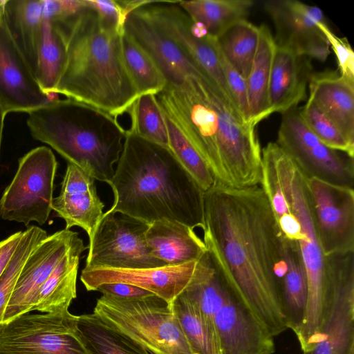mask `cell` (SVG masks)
Instances as JSON below:
<instances>
[{"instance_id": "1", "label": "cell", "mask_w": 354, "mask_h": 354, "mask_svg": "<svg viewBox=\"0 0 354 354\" xmlns=\"http://www.w3.org/2000/svg\"><path fill=\"white\" fill-rule=\"evenodd\" d=\"M203 241L224 282L272 337L282 333L283 236L263 189L216 184L203 194Z\"/></svg>"}, {"instance_id": "2", "label": "cell", "mask_w": 354, "mask_h": 354, "mask_svg": "<svg viewBox=\"0 0 354 354\" xmlns=\"http://www.w3.org/2000/svg\"><path fill=\"white\" fill-rule=\"evenodd\" d=\"M107 213H121L148 225L168 220L192 229L205 227L203 194L167 147L127 130L113 176Z\"/></svg>"}, {"instance_id": "3", "label": "cell", "mask_w": 354, "mask_h": 354, "mask_svg": "<svg viewBox=\"0 0 354 354\" xmlns=\"http://www.w3.org/2000/svg\"><path fill=\"white\" fill-rule=\"evenodd\" d=\"M66 44V64L55 94L81 102L115 116L128 112L139 96L122 57L123 28L84 6L52 24Z\"/></svg>"}, {"instance_id": "4", "label": "cell", "mask_w": 354, "mask_h": 354, "mask_svg": "<svg viewBox=\"0 0 354 354\" xmlns=\"http://www.w3.org/2000/svg\"><path fill=\"white\" fill-rule=\"evenodd\" d=\"M28 114L27 126L34 139L97 180L107 183L112 178L127 133L117 118L69 98L53 99Z\"/></svg>"}, {"instance_id": "5", "label": "cell", "mask_w": 354, "mask_h": 354, "mask_svg": "<svg viewBox=\"0 0 354 354\" xmlns=\"http://www.w3.org/2000/svg\"><path fill=\"white\" fill-rule=\"evenodd\" d=\"M181 293L214 330L221 354L274 353L273 337L231 291L212 261L197 263Z\"/></svg>"}, {"instance_id": "6", "label": "cell", "mask_w": 354, "mask_h": 354, "mask_svg": "<svg viewBox=\"0 0 354 354\" xmlns=\"http://www.w3.org/2000/svg\"><path fill=\"white\" fill-rule=\"evenodd\" d=\"M93 313L150 354H192L171 306L154 295L135 299L102 295Z\"/></svg>"}, {"instance_id": "7", "label": "cell", "mask_w": 354, "mask_h": 354, "mask_svg": "<svg viewBox=\"0 0 354 354\" xmlns=\"http://www.w3.org/2000/svg\"><path fill=\"white\" fill-rule=\"evenodd\" d=\"M201 80L217 118L221 173L216 184L238 189L259 185L262 159L255 127L243 120L209 77Z\"/></svg>"}, {"instance_id": "8", "label": "cell", "mask_w": 354, "mask_h": 354, "mask_svg": "<svg viewBox=\"0 0 354 354\" xmlns=\"http://www.w3.org/2000/svg\"><path fill=\"white\" fill-rule=\"evenodd\" d=\"M325 298L318 337L304 354L354 349V252L325 256Z\"/></svg>"}, {"instance_id": "9", "label": "cell", "mask_w": 354, "mask_h": 354, "mask_svg": "<svg viewBox=\"0 0 354 354\" xmlns=\"http://www.w3.org/2000/svg\"><path fill=\"white\" fill-rule=\"evenodd\" d=\"M57 162L44 146L32 149L19 160L17 172L0 199L2 219L28 226L48 221L53 199Z\"/></svg>"}, {"instance_id": "10", "label": "cell", "mask_w": 354, "mask_h": 354, "mask_svg": "<svg viewBox=\"0 0 354 354\" xmlns=\"http://www.w3.org/2000/svg\"><path fill=\"white\" fill-rule=\"evenodd\" d=\"M68 310L26 313L0 324V354H88Z\"/></svg>"}, {"instance_id": "11", "label": "cell", "mask_w": 354, "mask_h": 354, "mask_svg": "<svg viewBox=\"0 0 354 354\" xmlns=\"http://www.w3.org/2000/svg\"><path fill=\"white\" fill-rule=\"evenodd\" d=\"M277 143L308 178L353 188V158L324 144L304 123L299 109L283 113Z\"/></svg>"}, {"instance_id": "12", "label": "cell", "mask_w": 354, "mask_h": 354, "mask_svg": "<svg viewBox=\"0 0 354 354\" xmlns=\"http://www.w3.org/2000/svg\"><path fill=\"white\" fill-rule=\"evenodd\" d=\"M148 224L121 213H104L88 245L86 268L116 269L166 266L147 246Z\"/></svg>"}, {"instance_id": "13", "label": "cell", "mask_w": 354, "mask_h": 354, "mask_svg": "<svg viewBox=\"0 0 354 354\" xmlns=\"http://www.w3.org/2000/svg\"><path fill=\"white\" fill-rule=\"evenodd\" d=\"M136 9L174 41L214 82L227 100L236 106L211 36L208 35L203 25L194 21L178 1H143Z\"/></svg>"}, {"instance_id": "14", "label": "cell", "mask_w": 354, "mask_h": 354, "mask_svg": "<svg viewBox=\"0 0 354 354\" xmlns=\"http://www.w3.org/2000/svg\"><path fill=\"white\" fill-rule=\"evenodd\" d=\"M307 183L324 257L354 252V189L314 177Z\"/></svg>"}, {"instance_id": "15", "label": "cell", "mask_w": 354, "mask_h": 354, "mask_svg": "<svg viewBox=\"0 0 354 354\" xmlns=\"http://www.w3.org/2000/svg\"><path fill=\"white\" fill-rule=\"evenodd\" d=\"M55 99L45 94L13 41L0 0V105L6 114L30 113Z\"/></svg>"}, {"instance_id": "16", "label": "cell", "mask_w": 354, "mask_h": 354, "mask_svg": "<svg viewBox=\"0 0 354 354\" xmlns=\"http://www.w3.org/2000/svg\"><path fill=\"white\" fill-rule=\"evenodd\" d=\"M77 232L64 229L48 235L26 261L4 312L2 324L33 310L38 291L68 250Z\"/></svg>"}, {"instance_id": "17", "label": "cell", "mask_w": 354, "mask_h": 354, "mask_svg": "<svg viewBox=\"0 0 354 354\" xmlns=\"http://www.w3.org/2000/svg\"><path fill=\"white\" fill-rule=\"evenodd\" d=\"M196 263L136 269L84 267L80 279L88 291H95L104 283L133 285L151 292L171 306L190 281Z\"/></svg>"}, {"instance_id": "18", "label": "cell", "mask_w": 354, "mask_h": 354, "mask_svg": "<svg viewBox=\"0 0 354 354\" xmlns=\"http://www.w3.org/2000/svg\"><path fill=\"white\" fill-rule=\"evenodd\" d=\"M123 30L151 57L164 75L167 85L179 86L189 78L206 74L136 8L127 14Z\"/></svg>"}, {"instance_id": "19", "label": "cell", "mask_w": 354, "mask_h": 354, "mask_svg": "<svg viewBox=\"0 0 354 354\" xmlns=\"http://www.w3.org/2000/svg\"><path fill=\"white\" fill-rule=\"evenodd\" d=\"M95 181L88 173L68 163L60 193L51 203L56 216L64 220L65 229L80 227L87 233L89 241L104 215V204L97 194Z\"/></svg>"}, {"instance_id": "20", "label": "cell", "mask_w": 354, "mask_h": 354, "mask_svg": "<svg viewBox=\"0 0 354 354\" xmlns=\"http://www.w3.org/2000/svg\"><path fill=\"white\" fill-rule=\"evenodd\" d=\"M263 7L276 29L277 46L308 57L319 45L327 41L317 23L325 21L321 9L294 0H269Z\"/></svg>"}, {"instance_id": "21", "label": "cell", "mask_w": 354, "mask_h": 354, "mask_svg": "<svg viewBox=\"0 0 354 354\" xmlns=\"http://www.w3.org/2000/svg\"><path fill=\"white\" fill-rule=\"evenodd\" d=\"M309 59L292 50L276 45L268 86L271 113H283L304 99L313 73Z\"/></svg>"}, {"instance_id": "22", "label": "cell", "mask_w": 354, "mask_h": 354, "mask_svg": "<svg viewBox=\"0 0 354 354\" xmlns=\"http://www.w3.org/2000/svg\"><path fill=\"white\" fill-rule=\"evenodd\" d=\"M309 88V97L354 145V80L337 71L313 73Z\"/></svg>"}, {"instance_id": "23", "label": "cell", "mask_w": 354, "mask_h": 354, "mask_svg": "<svg viewBox=\"0 0 354 354\" xmlns=\"http://www.w3.org/2000/svg\"><path fill=\"white\" fill-rule=\"evenodd\" d=\"M145 239L151 254L166 266L197 261L207 250L203 240L194 229L168 220L150 224Z\"/></svg>"}, {"instance_id": "24", "label": "cell", "mask_w": 354, "mask_h": 354, "mask_svg": "<svg viewBox=\"0 0 354 354\" xmlns=\"http://www.w3.org/2000/svg\"><path fill=\"white\" fill-rule=\"evenodd\" d=\"M77 235L68 250L39 288L33 310L59 313L68 310L77 297L76 283L81 254L86 250Z\"/></svg>"}, {"instance_id": "25", "label": "cell", "mask_w": 354, "mask_h": 354, "mask_svg": "<svg viewBox=\"0 0 354 354\" xmlns=\"http://www.w3.org/2000/svg\"><path fill=\"white\" fill-rule=\"evenodd\" d=\"M8 31L34 75L41 39L43 0H2Z\"/></svg>"}, {"instance_id": "26", "label": "cell", "mask_w": 354, "mask_h": 354, "mask_svg": "<svg viewBox=\"0 0 354 354\" xmlns=\"http://www.w3.org/2000/svg\"><path fill=\"white\" fill-rule=\"evenodd\" d=\"M286 269L281 280V301L288 328L297 335L302 326L307 301L308 282L298 243L283 236Z\"/></svg>"}, {"instance_id": "27", "label": "cell", "mask_w": 354, "mask_h": 354, "mask_svg": "<svg viewBox=\"0 0 354 354\" xmlns=\"http://www.w3.org/2000/svg\"><path fill=\"white\" fill-rule=\"evenodd\" d=\"M260 35L250 73L246 80L250 122L255 126L271 113L268 86L276 44L266 25L259 27Z\"/></svg>"}, {"instance_id": "28", "label": "cell", "mask_w": 354, "mask_h": 354, "mask_svg": "<svg viewBox=\"0 0 354 354\" xmlns=\"http://www.w3.org/2000/svg\"><path fill=\"white\" fill-rule=\"evenodd\" d=\"M77 333L88 354H150L94 313L77 316Z\"/></svg>"}, {"instance_id": "29", "label": "cell", "mask_w": 354, "mask_h": 354, "mask_svg": "<svg viewBox=\"0 0 354 354\" xmlns=\"http://www.w3.org/2000/svg\"><path fill=\"white\" fill-rule=\"evenodd\" d=\"M192 19L203 25L209 35L217 37L232 23L245 19L253 1L251 0L178 1Z\"/></svg>"}, {"instance_id": "30", "label": "cell", "mask_w": 354, "mask_h": 354, "mask_svg": "<svg viewBox=\"0 0 354 354\" xmlns=\"http://www.w3.org/2000/svg\"><path fill=\"white\" fill-rule=\"evenodd\" d=\"M259 35V27L245 19L232 23L214 37L225 57L245 80L257 53Z\"/></svg>"}, {"instance_id": "31", "label": "cell", "mask_w": 354, "mask_h": 354, "mask_svg": "<svg viewBox=\"0 0 354 354\" xmlns=\"http://www.w3.org/2000/svg\"><path fill=\"white\" fill-rule=\"evenodd\" d=\"M66 44L60 33L43 20L35 78L42 91L53 97L66 64Z\"/></svg>"}, {"instance_id": "32", "label": "cell", "mask_w": 354, "mask_h": 354, "mask_svg": "<svg viewBox=\"0 0 354 354\" xmlns=\"http://www.w3.org/2000/svg\"><path fill=\"white\" fill-rule=\"evenodd\" d=\"M120 44L124 67L138 95L162 91L167 80L151 57L124 30Z\"/></svg>"}, {"instance_id": "33", "label": "cell", "mask_w": 354, "mask_h": 354, "mask_svg": "<svg viewBox=\"0 0 354 354\" xmlns=\"http://www.w3.org/2000/svg\"><path fill=\"white\" fill-rule=\"evenodd\" d=\"M171 306L192 354H221L214 330L190 301L180 293Z\"/></svg>"}, {"instance_id": "34", "label": "cell", "mask_w": 354, "mask_h": 354, "mask_svg": "<svg viewBox=\"0 0 354 354\" xmlns=\"http://www.w3.org/2000/svg\"><path fill=\"white\" fill-rule=\"evenodd\" d=\"M128 113L131 119L130 132L144 140L169 148L167 129L156 95H139Z\"/></svg>"}, {"instance_id": "35", "label": "cell", "mask_w": 354, "mask_h": 354, "mask_svg": "<svg viewBox=\"0 0 354 354\" xmlns=\"http://www.w3.org/2000/svg\"><path fill=\"white\" fill-rule=\"evenodd\" d=\"M162 114L167 129L169 149L201 190H209L216 182L208 166L176 124Z\"/></svg>"}, {"instance_id": "36", "label": "cell", "mask_w": 354, "mask_h": 354, "mask_svg": "<svg viewBox=\"0 0 354 354\" xmlns=\"http://www.w3.org/2000/svg\"><path fill=\"white\" fill-rule=\"evenodd\" d=\"M46 232L30 225L23 232L20 241L0 277V324L22 268L35 248L47 236Z\"/></svg>"}, {"instance_id": "37", "label": "cell", "mask_w": 354, "mask_h": 354, "mask_svg": "<svg viewBox=\"0 0 354 354\" xmlns=\"http://www.w3.org/2000/svg\"><path fill=\"white\" fill-rule=\"evenodd\" d=\"M299 114L309 129L326 146L354 158V145L350 143L340 130L309 97L304 106L299 109Z\"/></svg>"}, {"instance_id": "38", "label": "cell", "mask_w": 354, "mask_h": 354, "mask_svg": "<svg viewBox=\"0 0 354 354\" xmlns=\"http://www.w3.org/2000/svg\"><path fill=\"white\" fill-rule=\"evenodd\" d=\"M211 40L216 51L223 73L236 109L243 120L250 124L246 80L225 57L215 38L211 37Z\"/></svg>"}, {"instance_id": "39", "label": "cell", "mask_w": 354, "mask_h": 354, "mask_svg": "<svg viewBox=\"0 0 354 354\" xmlns=\"http://www.w3.org/2000/svg\"><path fill=\"white\" fill-rule=\"evenodd\" d=\"M317 26L331 45L338 61L339 73L354 80V53L346 39L335 35L326 21L317 23Z\"/></svg>"}, {"instance_id": "40", "label": "cell", "mask_w": 354, "mask_h": 354, "mask_svg": "<svg viewBox=\"0 0 354 354\" xmlns=\"http://www.w3.org/2000/svg\"><path fill=\"white\" fill-rule=\"evenodd\" d=\"M84 6V0H43V20L52 24L64 21Z\"/></svg>"}, {"instance_id": "41", "label": "cell", "mask_w": 354, "mask_h": 354, "mask_svg": "<svg viewBox=\"0 0 354 354\" xmlns=\"http://www.w3.org/2000/svg\"><path fill=\"white\" fill-rule=\"evenodd\" d=\"M102 18L123 28L127 12L120 1L86 0Z\"/></svg>"}, {"instance_id": "42", "label": "cell", "mask_w": 354, "mask_h": 354, "mask_svg": "<svg viewBox=\"0 0 354 354\" xmlns=\"http://www.w3.org/2000/svg\"><path fill=\"white\" fill-rule=\"evenodd\" d=\"M95 291L100 292L102 295L124 299L142 298L153 295L151 292L141 288L122 283L102 284Z\"/></svg>"}, {"instance_id": "43", "label": "cell", "mask_w": 354, "mask_h": 354, "mask_svg": "<svg viewBox=\"0 0 354 354\" xmlns=\"http://www.w3.org/2000/svg\"><path fill=\"white\" fill-rule=\"evenodd\" d=\"M23 232H17L0 241V277L15 252Z\"/></svg>"}, {"instance_id": "44", "label": "cell", "mask_w": 354, "mask_h": 354, "mask_svg": "<svg viewBox=\"0 0 354 354\" xmlns=\"http://www.w3.org/2000/svg\"><path fill=\"white\" fill-rule=\"evenodd\" d=\"M7 114L3 111V108L0 105V151H1V141H2V137H3V126H4V120L6 118V115Z\"/></svg>"}, {"instance_id": "45", "label": "cell", "mask_w": 354, "mask_h": 354, "mask_svg": "<svg viewBox=\"0 0 354 354\" xmlns=\"http://www.w3.org/2000/svg\"><path fill=\"white\" fill-rule=\"evenodd\" d=\"M349 354H354V349L351 350Z\"/></svg>"}]
</instances>
